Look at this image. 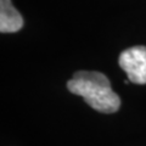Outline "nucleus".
<instances>
[{"mask_svg": "<svg viewBox=\"0 0 146 146\" xmlns=\"http://www.w3.org/2000/svg\"><path fill=\"white\" fill-rule=\"evenodd\" d=\"M71 93L82 96L90 107L102 113H113L121 106L119 96L112 90L107 77L100 72L79 71L68 80Z\"/></svg>", "mask_w": 146, "mask_h": 146, "instance_id": "f257e3e1", "label": "nucleus"}, {"mask_svg": "<svg viewBox=\"0 0 146 146\" xmlns=\"http://www.w3.org/2000/svg\"><path fill=\"white\" fill-rule=\"evenodd\" d=\"M119 66L131 83L146 84V46L124 50L119 55Z\"/></svg>", "mask_w": 146, "mask_h": 146, "instance_id": "f03ea898", "label": "nucleus"}, {"mask_svg": "<svg viewBox=\"0 0 146 146\" xmlns=\"http://www.w3.org/2000/svg\"><path fill=\"white\" fill-rule=\"evenodd\" d=\"M23 26L21 13L12 6L11 0H0V32L15 33Z\"/></svg>", "mask_w": 146, "mask_h": 146, "instance_id": "7ed1b4c3", "label": "nucleus"}]
</instances>
